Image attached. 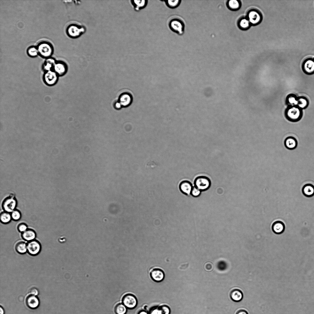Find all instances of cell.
I'll list each match as a JSON object with an SVG mask.
<instances>
[{
	"mask_svg": "<svg viewBox=\"0 0 314 314\" xmlns=\"http://www.w3.org/2000/svg\"><path fill=\"white\" fill-rule=\"evenodd\" d=\"M123 304L128 308L132 309L137 305V301L136 296L131 293L125 295L122 299Z\"/></svg>",
	"mask_w": 314,
	"mask_h": 314,
	"instance_id": "cell-9",
	"label": "cell"
},
{
	"mask_svg": "<svg viewBox=\"0 0 314 314\" xmlns=\"http://www.w3.org/2000/svg\"></svg>",
	"mask_w": 314,
	"mask_h": 314,
	"instance_id": "cell-44",
	"label": "cell"
},
{
	"mask_svg": "<svg viewBox=\"0 0 314 314\" xmlns=\"http://www.w3.org/2000/svg\"><path fill=\"white\" fill-rule=\"evenodd\" d=\"M286 118L292 122H297L302 117V109L297 106H288L285 111Z\"/></svg>",
	"mask_w": 314,
	"mask_h": 314,
	"instance_id": "cell-4",
	"label": "cell"
},
{
	"mask_svg": "<svg viewBox=\"0 0 314 314\" xmlns=\"http://www.w3.org/2000/svg\"><path fill=\"white\" fill-rule=\"evenodd\" d=\"M272 229L275 233L278 234H281L284 231L285 225L284 223L281 221H276L273 224Z\"/></svg>",
	"mask_w": 314,
	"mask_h": 314,
	"instance_id": "cell-19",
	"label": "cell"
},
{
	"mask_svg": "<svg viewBox=\"0 0 314 314\" xmlns=\"http://www.w3.org/2000/svg\"><path fill=\"white\" fill-rule=\"evenodd\" d=\"M21 236L23 239L29 242L35 239L36 234L34 230L28 228L25 231L21 233Z\"/></svg>",
	"mask_w": 314,
	"mask_h": 314,
	"instance_id": "cell-16",
	"label": "cell"
},
{
	"mask_svg": "<svg viewBox=\"0 0 314 314\" xmlns=\"http://www.w3.org/2000/svg\"><path fill=\"white\" fill-rule=\"evenodd\" d=\"M138 314H148V313L145 310H141L139 312Z\"/></svg>",
	"mask_w": 314,
	"mask_h": 314,
	"instance_id": "cell-42",
	"label": "cell"
},
{
	"mask_svg": "<svg viewBox=\"0 0 314 314\" xmlns=\"http://www.w3.org/2000/svg\"><path fill=\"white\" fill-rule=\"evenodd\" d=\"M114 108L117 109H119L122 107L121 104L118 101L114 103Z\"/></svg>",
	"mask_w": 314,
	"mask_h": 314,
	"instance_id": "cell-40",
	"label": "cell"
},
{
	"mask_svg": "<svg viewBox=\"0 0 314 314\" xmlns=\"http://www.w3.org/2000/svg\"><path fill=\"white\" fill-rule=\"evenodd\" d=\"M302 192L305 196L312 197L314 195V186L311 184H305L302 188Z\"/></svg>",
	"mask_w": 314,
	"mask_h": 314,
	"instance_id": "cell-22",
	"label": "cell"
},
{
	"mask_svg": "<svg viewBox=\"0 0 314 314\" xmlns=\"http://www.w3.org/2000/svg\"><path fill=\"white\" fill-rule=\"evenodd\" d=\"M285 147L289 150H293L297 147V142L296 139L293 137L286 138L284 141Z\"/></svg>",
	"mask_w": 314,
	"mask_h": 314,
	"instance_id": "cell-21",
	"label": "cell"
},
{
	"mask_svg": "<svg viewBox=\"0 0 314 314\" xmlns=\"http://www.w3.org/2000/svg\"><path fill=\"white\" fill-rule=\"evenodd\" d=\"M131 3L134 10L138 11L145 8L147 6L148 1L147 0H131Z\"/></svg>",
	"mask_w": 314,
	"mask_h": 314,
	"instance_id": "cell-18",
	"label": "cell"
},
{
	"mask_svg": "<svg viewBox=\"0 0 314 314\" xmlns=\"http://www.w3.org/2000/svg\"><path fill=\"white\" fill-rule=\"evenodd\" d=\"M29 294L36 296L38 294V291L36 288H32L29 290Z\"/></svg>",
	"mask_w": 314,
	"mask_h": 314,
	"instance_id": "cell-39",
	"label": "cell"
},
{
	"mask_svg": "<svg viewBox=\"0 0 314 314\" xmlns=\"http://www.w3.org/2000/svg\"><path fill=\"white\" fill-rule=\"evenodd\" d=\"M304 71L306 74L311 75L314 73V60L309 59H307L303 65Z\"/></svg>",
	"mask_w": 314,
	"mask_h": 314,
	"instance_id": "cell-14",
	"label": "cell"
},
{
	"mask_svg": "<svg viewBox=\"0 0 314 314\" xmlns=\"http://www.w3.org/2000/svg\"><path fill=\"white\" fill-rule=\"evenodd\" d=\"M132 100L131 94L129 93L125 92L120 95L118 101L121 103L122 107H127L131 104Z\"/></svg>",
	"mask_w": 314,
	"mask_h": 314,
	"instance_id": "cell-11",
	"label": "cell"
},
{
	"mask_svg": "<svg viewBox=\"0 0 314 314\" xmlns=\"http://www.w3.org/2000/svg\"><path fill=\"white\" fill-rule=\"evenodd\" d=\"M158 314H170V308L165 304L161 305L158 307Z\"/></svg>",
	"mask_w": 314,
	"mask_h": 314,
	"instance_id": "cell-31",
	"label": "cell"
},
{
	"mask_svg": "<svg viewBox=\"0 0 314 314\" xmlns=\"http://www.w3.org/2000/svg\"><path fill=\"white\" fill-rule=\"evenodd\" d=\"M1 222L3 224H7L11 221L12 218L11 213L5 211L2 212L0 214Z\"/></svg>",
	"mask_w": 314,
	"mask_h": 314,
	"instance_id": "cell-28",
	"label": "cell"
},
{
	"mask_svg": "<svg viewBox=\"0 0 314 314\" xmlns=\"http://www.w3.org/2000/svg\"><path fill=\"white\" fill-rule=\"evenodd\" d=\"M56 61L55 58L52 57L45 59L42 65V69L44 71L53 70Z\"/></svg>",
	"mask_w": 314,
	"mask_h": 314,
	"instance_id": "cell-17",
	"label": "cell"
},
{
	"mask_svg": "<svg viewBox=\"0 0 314 314\" xmlns=\"http://www.w3.org/2000/svg\"><path fill=\"white\" fill-rule=\"evenodd\" d=\"M25 302L28 307L31 309L37 308L40 304L39 300L36 296L31 294L27 296Z\"/></svg>",
	"mask_w": 314,
	"mask_h": 314,
	"instance_id": "cell-13",
	"label": "cell"
},
{
	"mask_svg": "<svg viewBox=\"0 0 314 314\" xmlns=\"http://www.w3.org/2000/svg\"><path fill=\"white\" fill-rule=\"evenodd\" d=\"M27 247V252L30 255L33 256L37 255L41 250V245L40 242L36 239L28 242Z\"/></svg>",
	"mask_w": 314,
	"mask_h": 314,
	"instance_id": "cell-8",
	"label": "cell"
},
{
	"mask_svg": "<svg viewBox=\"0 0 314 314\" xmlns=\"http://www.w3.org/2000/svg\"><path fill=\"white\" fill-rule=\"evenodd\" d=\"M17 202L16 198L12 196L6 197L3 201L2 207L4 211L11 213L16 209Z\"/></svg>",
	"mask_w": 314,
	"mask_h": 314,
	"instance_id": "cell-6",
	"label": "cell"
},
{
	"mask_svg": "<svg viewBox=\"0 0 314 314\" xmlns=\"http://www.w3.org/2000/svg\"><path fill=\"white\" fill-rule=\"evenodd\" d=\"M86 27L78 22H72L69 24L66 29L67 36L72 39L77 38L83 34L86 31Z\"/></svg>",
	"mask_w": 314,
	"mask_h": 314,
	"instance_id": "cell-1",
	"label": "cell"
},
{
	"mask_svg": "<svg viewBox=\"0 0 314 314\" xmlns=\"http://www.w3.org/2000/svg\"><path fill=\"white\" fill-rule=\"evenodd\" d=\"M228 5L230 7L233 9L238 8L239 6L238 2L236 0H231L229 1Z\"/></svg>",
	"mask_w": 314,
	"mask_h": 314,
	"instance_id": "cell-34",
	"label": "cell"
},
{
	"mask_svg": "<svg viewBox=\"0 0 314 314\" xmlns=\"http://www.w3.org/2000/svg\"><path fill=\"white\" fill-rule=\"evenodd\" d=\"M170 29L179 35H182L185 30V24L181 17L174 16L170 18L168 21Z\"/></svg>",
	"mask_w": 314,
	"mask_h": 314,
	"instance_id": "cell-2",
	"label": "cell"
},
{
	"mask_svg": "<svg viewBox=\"0 0 314 314\" xmlns=\"http://www.w3.org/2000/svg\"><path fill=\"white\" fill-rule=\"evenodd\" d=\"M115 312L116 314H125L127 308L123 304L119 303L116 306Z\"/></svg>",
	"mask_w": 314,
	"mask_h": 314,
	"instance_id": "cell-30",
	"label": "cell"
},
{
	"mask_svg": "<svg viewBox=\"0 0 314 314\" xmlns=\"http://www.w3.org/2000/svg\"><path fill=\"white\" fill-rule=\"evenodd\" d=\"M166 5L170 9H175L178 7L180 5L182 1L180 0H164V1Z\"/></svg>",
	"mask_w": 314,
	"mask_h": 314,
	"instance_id": "cell-29",
	"label": "cell"
},
{
	"mask_svg": "<svg viewBox=\"0 0 314 314\" xmlns=\"http://www.w3.org/2000/svg\"><path fill=\"white\" fill-rule=\"evenodd\" d=\"M194 186L201 191H205L210 187L211 182L210 179L205 176L197 177L194 182Z\"/></svg>",
	"mask_w": 314,
	"mask_h": 314,
	"instance_id": "cell-5",
	"label": "cell"
},
{
	"mask_svg": "<svg viewBox=\"0 0 314 314\" xmlns=\"http://www.w3.org/2000/svg\"><path fill=\"white\" fill-rule=\"evenodd\" d=\"M68 67L66 63L61 60H57L53 67L54 71L59 76L65 75L67 72Z\"/></svg>",
	"mask_w": 314,
	"mask_h": 314,
	"instance_id": "cell-10",
	"label": "cell"
},
{
	"mask_svg": "<svg viewBox=\"0 0 314 314\" xmlns=\"http://www.w3.org/2000/svg\"><path fill=\"white\" fill-rule=\"evenodd\" d=\"M204 268L206 271H210L213 269V266L211 262H208L205 264Z\"/></svg>",
	"mask_w": 314,
	"mask_h": 314,
	"instance_id": "cell-37",
	"label": "cell"
},
{
	"mask_svg": "<svg viewBox=\"0 0 314 314\" xmlns=\"http://www.w3.org/2000/svg\"><path fill=\"white\" fill-rule=\"evenodd\" d=\"M15 249L18 253L24 254L27 251V243L22 241H18L15 245Z\"/></svg>",
	"mask_w": 314,
	"mask_h": 314,
	"instance_id": "cell-23",
	"label": "cell"
},
{
	"mask_svg": "<svg viewBox=\"0 0 314 314\" xmlns=\"http://www.w3.org/2000/svg\"><path fill=\"white\" fill-rule=\"evenodd\" d=\"M248 18L251 23L255 24L259 21L261 17L258 13L255 11H252L249 13Z\"/></svg>",
	"mask_w": 314,
	"mask_h": 314,
	"instance_id": "cell-24",
	"label": "cell"
},
{
	"mask_svg": "<svg viewBox=\"0 0 314 314\" xmlns=\"http://www.w3.org/2000/svg\"><path fill=\"white\" fill-rule=\"evenodd\" d=\"M26 52L27 55L32 58L36 57L39 55L38 50L36 46H30L27 48Z\"/></svg>",
	"mask_w": 314,
	"mask_h": 314,
	"instance_id": "cell-27",
	"label": "cell"
},
{
	"mask_svg": "<svg viewBox=\"0 0 314 314\" xmlns=\"http://www.w3.org/2000/svg\"><path fill=\"white\" fill-rule=\"evenodd\" d=\"M150 275L153 281L155 282H159L163 279L164 273L162 269L159 268H155L151 271Z\"/></svg>",
	"mask_w": 314,
	"mask_h": 314,
	"instance_id": "cell-12",
	"label": "cell"
},
{
	"mask_svg": "<svg viewBox=\"0 0 314 314\" xmlns=\"http://www.w3.org/2000/svg\"><path fill=\"white\" fill-rule=\"evenodd\" d=\"M249 21L246 19H242L240 22V25L243 28H246L249 26Z\"/></svg>",
	"mask_w": 314,
	"mask_h": 314,
	"instance_id": "cell-36",
	"label": "cell"
},
{
	"mask_svg": "<svg viewBox=\"0 0 314 314\" xmlns=\"http://www.w3.org/2000/svg\"><path fill=\"white\" fill-rule=\"evenodd\" d=\"M0 314H4V311L3 308L1 306L0 307Z\"/></svg>",
	"mask_w": 314,
	"mask_h": 314,
	"instance_id": "cell-43",
	"label": "cell"
},
{
	"mask_svg": "<svg viewBox=\"0 0 314 314\" xmlns=\"http://www.w3.org/2000/svg\"><path fill=\"white\" fill-rule=\"evenodd\" d=\"M236 314H248V313L245 310L241 309L238 310L236 312Z\"/></svg>",
	"mask_w": 314,
	"mask_h": 314,
	"instance_id": "cell-41",
	"label": "cell"
},
{
	"mask_svg": "<svg viewBox=\"0 0 314 314\" xmlns=\"http://www.w3.org/2000/svg\"><path fill=\"white\" fill-rule=\"evenodd\" d=\"M12 219L17 221L19 220L21 217V214L18 210L15 209L10 213Z\"/></svg>",
	"mask_w": 314,
	"mask_h": 314,
	"instance_id": "cell-32",
	"label": "cell"
},
{
	"mask_svg": "<svg viewBox=\"0 0 314 314\" xmlns=\"http://www.w3.org/2000/svg\"><path fill=\"white\" fill-rule=\"evenodd\" d=\"M28 228L27 225L24 223H21L19 224L17 226L18 230L21 233L25 232Z\"/></svg>",
	"mask_w": 314,
	"mask_h": 314,
	"instance_id": "cell-35",
	"label": "cell"
},
{
	"mask_svg": "<svg viewBox=\"0 0 314 314\" xmlns=\"http://www.w3.org/2000/svg\"><path fill=\"white\" fill-rule=\"evenodd\" d=\"M193 187L191 182L187 180L182 181L179 185L180 191L183 193L187 195L191 194Z\"/></svg>",
	"mask_w": 314,
	"mask_h": 314,
	"instance_id": "cell-15",
	"label": "cell"
},
{
	"mask_svg": "<svg viewBox=\"0 0 314 314\" xmlns=\"http://www.w3.org/2000/svg\"><path fill=\"white\" fill-rule=\"evenodd\" d=\"M201 191L194 186L192 188L191 194L194 197H197L201 194Z\"/></svg>",
	"mask_w": 314,
	"mask_h": 314,
	"instance_id": "cell-33",
	"label": "cell"
},
{
	"mask_svg": "<svg viewBox=\"0 0 314 314\" xmlns=\"http://www.w3.org/2000/svg\"><path fill=\"white\" fill-rule=\"evenodd\" d=\"M39 55L45 59L52 57L54 52V48L52 44L46 40L39 41L36 45Z\"/></svg>",
	"mask_w": 314,
	"mask_h": 314,
	"instance_id": "cell-3",
	"label": "cell"
},
{
	"mask_svg": "<svg viewBox=\"0 0 314 314\" xmlns=\"http://www.w3.org/2000/svg\"><path fill=\"white\" fill-rule=\"evenodd\" d=\"M297 101V106L302 109L307 108L309 104L308 98L304 97H298Z\"/></svg>",
	"mask_w": 314,
	"mask_h": 314,
	"instance_id": "cell-25",
	"label": "cell"
},
{
	"mask_svg": "<svg viewBox=\"0 0 314 314\" xmlns=\"http://www.w3.org/2000/svg\"><path fill=\"white\" fill-rule=\"evenodd\" d=\"M59 76L53 70L44 71L43 76V81L48 86L56 84L58 79Z\"/></svg>",
	"mask_w": 314,
	"mask_h": 314,
	"instance_id": "cell-7",
	"label": "cell"
},
{
	"mask_svg": "<svg viewBox=\"0 0 314 314\" xmlns=\"http://www.w3.org/2000/svg\"><path fill=\"white\" fill-rule=\"evenodd\" d=\"M286 102L288 106H297V97L295 94H290L286 97Z\"/></svg>",
	"mask_w": 314,
	"mask_h": 314,
	"instance_id": "cell-26",
	"label": "cell"
},
{
	"mask_svg": "<svg viewBox=\"0 0 314 314\" xmlns=\"http://www.w3.org/2000/svg\"><path fill=\"white\" fill-rule=\"evenodd\" d=\"M226 264L224 261H221L218 262L217 267L221 270H224L226 268Z\"/></svg>",
	"mask_w": 314,
	"mask_h": 314,
	"instance_id": "cell-38",
	"label": "cell"
},
{
	"mask_svg": "<svg viewBox=\"0 0 314 314\" xmlns=\"http://www.w3.org/2000/svg\"><path fill=\"white\" fill-rule=\"evenodd\" d=\"M230 296L232 300L235 302L241 301L243 297V294L239 289H233L231 290Z\"/></svg>",
	"mask_w": 314,
	"mask_h": 314,
	"instance_id": "cell-20",
	"label": "cell"
}]
</instances>
